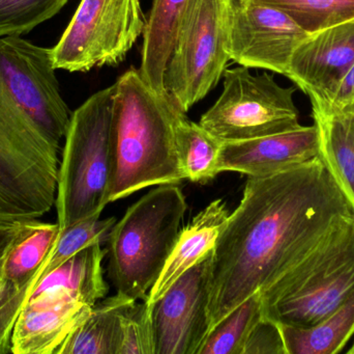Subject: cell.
<instances>
[{
  "label": "cell",
  "mask_w": 354,
  "mask_h": 354,
  "mask_svg": "<svg viewBox=\"0 0 354 354\" xmlns=\"http://www.w3.org/2000/svg\"><path fill=\"white\" fill-rule=\"evenodd\" d=\"M354 214L322 158L266 177H248L243 199L212 251L209 330L270 288Z\"/></svg>",
  "instance_id": "cell-1"
},
{
  "label": "cell",
  "mask_w": 354,
  "mask_h": 354,
  "mask_svg": "<svg viewBox=\"0 0 354 354\" xmlns=\"http://www.w3.org/2000/svg\"><path fill=\"white\" fill-rule=\"evenodd\" d=\"M185 114L167 91H155L139 69L118 78L110 129L109 203L185 180L176 141L177 124Z\"/></svg>",
  "instance_id": "cell-2"
},
{
  "label": "cell",
  "mask_w": 354,
  "mask_h": 354,
  "mask_svg": "<svg viewBox=\"0 0 354 354\" xmlns=\"http://www.w3.org/2000/svg\"><path fill=\"white\" fill-rule=\"evenodd\" d=\"M187 205L177 184L158 185L133 204L108 236V276L116 293L147 301L181 232Z\"/></svg>",
  "instance_id": "cell-3"
},
{
  "label": "cell",
  "mask_w": 354,
  "mask_h": 354,
  "mask_svg": "<svg viewBox=\"0 0 354 354\" xmlns=\"http://www.w3.org/2000/svg\"><path fill=\"white\" fill-rule=\"evenodd\" d=\"M353 293L354 214L260 294L264 317L308 328L337 311Z\"/></svg>",
  "instance_id": "cell-4"
},
{
  "label": "cell",
  "mask_w": 354,
  "mask_h": 354,
  "mask_svg": "<svg viewBox=\"0 0 354 354\" xmlns=\"http://www.w3.org/2000/svg\"><path fill=\"white\" fill-rule=\"evenodd\" d=\"M58 150L0 80V222L37 220L55 205Z\"/></svg>",
  "instance_id": "cell-5"
},
{
  "label": "cell",
  "mask_w": 354,
  "mask_h": 354,
  "mask_svg": "<svg viewBox=\"0 0 354 354\" xmlns=\"http://www.w3.org/2000/svg\"><path fill=\"white\" fill-rule=\"evenodd\" d=\"M114 93L115 83L93 94L72 114L58 172L55 205L60 230L101 215L109 204Z\"/></svg>",
  "instance_id": "cell-6"
},
{
  "label": "cell",
  "mask_w": 354,
  "mask_h": 354,
  "mask_svg": "<svg viewBox=\"0 0 354 354\" xmlns=\"http://www.w3.org/2000/svg\"><path fill=\"white\" fill-rule=\"evenodd\" d=\"M223 76L222 94L199 122L218 141H251L301 126L295 85L281 87L268 73L253 75L243 66L229 69Z\"/></svg>",
  "instance_id": "cell-7"
},
{
  "label": "cell",
  "mask_w": 354,
  "mask_h": 354,
  "mask_svg": "<svg viewBox=\"0 0 354 354\" xmlns=\"http://www.w3.org/2000/svg\"><path fill=\"white\" fill-rule=\"evenodd\" d=\"M229 4L230 0H194L181 23L164 85L185 112L218 85L231 60Z\"/></svg>",
  "instance_id": "cell-8"
},
{
  "label": "cell",
  "mask_w": 354,
  "mask_h": 354,
  "mask_svg": "<svg viewBox=\"0 0 354 354\" xmlns=\"http://www.w3.org/2000/svg\"><path fill=\"white\" fill-rule=\"evenodd\" d=\"M145 26L140 0H81L62 39L51 49L54 68L88 72L118 66Z\"/></svg>",
  "instance_id": "cell-9"
},
{
  "label": "cell",
  "mask_w": 354,
  "mask_h": 354,
  "mask_svg": "<svg viewBox=\"0 0 354 354\" xmlns=\"http://www.w3.org/2000/svg\"><path fill=\"white\" fill-rule=\"evenodd\" d=\"M51 49L22 37H0V80L16 103L59 147L72 114L60 95Z\"/></svg>",
  "instance_id": "cell-10"
},
{
  "label": "cell",
  "mask_w": 354,
  "mask_h": 354,
  "mask_svg": "<svg viewBox=\"0 0 354 354\" xmlns=\"http://www.w3.org/2000/svg\"><path fill=\"white\" fill-rule=\"evenodd\" d=\"M308 35L288 15L261 0H230L227 50L241 66L286 76L295 49Z\"/></svg>",
  "instance_id": "cell-11"
},
{
  "label": "cell",
  "mask_w": 354,
  "mask_h": 354,
  "mask_svg": "<svg viewBox=\"0 0 354 354\" xmlns=\"http://www.w3.org/2000/svg\"><path fill=\"white\" fill-rule=\"evenodd\" d=\"M212 251L147 305L155 354H197L203 344L209 332Z\"/></svg>",
  "instance_id": "cell-12"
},
{
  "label": "cell",
  "mask_w": 354,
  "mask_h": 354,
  "mask_svg": "<svg viewBox=\"0 0 354 354\" xmlns=\"http://www.w3.org/2000/svg\"><path fill=\"white\" fill-rule=\"evenodd\" d=\"M354 64V20L308 35L295 49L286 77L322 112Z\"/></svg>",
  "instance_id": "cell-13"
},
{
  "label": "cell",
  "mask_w": 354,
  "mask_h": 354,
  "mask_svg": "<svg viewBox=\"0 0 354 354\" xmlns=\"http://www.w3.org/2000/svg\"><path fill=\"white\" fill-rule=\"evenodd\" d=\"M320 157L316 125L251 141L223 143L218 172L266 177L305 166Z\"/></svg>",
  "instance_id": "cell-14"
},
{
  "label": "cell",
  "mask_w": 354,
  "mask_h": 354,
  "mask_svg": "<svg viewBox=\"0 0 354 354\" xmlns=\"http://www.w3.org/2000/svg\"><path fill=\"white\" fill-rule=\"evenodd\" d=\"M91 309L66 289L29 297L12 330V353H57Z\"/></svg>",
  "instance_id": "cell-15"
},
{
  "label": "cell",
  "mask_w": 354,
  "mask_h": 354,
  "mask_svg": "<svg viewBox=\"0 0 354 354\" xmlns=\"http://www.w3.org/2000/svg\"><path fill=\"white\" fill-rule=\"evenodd\" d=\"M229 213L224 200H216L181 229L161 276L149 290L145 301L147 305L158 301L177 278L214 249Z\"/></svg>",
  "instance_id": "cell-16"
},
{
  "label": "cell",
  "mask_w": 354,
  "mask_h": 354,
  "mask_svg": "<svg viewBox=\"0 0 354 354\" xmlns=\"http://www.w3.org/2000/svg\"><path fill=\"white\" fill-rule=\"evenodd\" d=\"M194 0H153L141 50V76L158 93H166V67L181 23Z\"/></svg>",
  "instance_id": "cell-17"
},
{
  "label": "cell",
  "mask_w": 354,
  "mask_h": 354,
  "mask_svg": "<svg viewBox=\"0 0 354 354\" xmlns=\"http://www.w3.org/2000/svg\"><path fill=\"white\" fill-rule=\"evenodd\" d=\"M107 249L95 242L68 258L59 266L41 278L33 288L31 297L66 289L77 299L93 307L105 299L109 286L104 278L103 260Z\"/></svg>",
  "instance_id": "cell-18"
},
{
  "label": "cell",
  "mask_w": 354,
  "mask_h": 354,
  "mask_svg": "<svg viewBox=\"0 0 354 354\" xmlns=\"http://www.w3.org/2000/svg\"><path fill=\"white\" fill-rule=\"evenodd\" d=\"M135 303L118 293L100 301L56 354H120L122 317Z\"/></svg>",
  "instance_id": "cell-19"
},
{
  "label": "cell",
  "mask_w": 354,
  "mask_h": 354,
  "mask_svg": "<svg viewBox=\"0 0 354 354\" xmlns=\"http://www.w3.org/2000/svg\"><path fill=\"white\" fill-rule=\"evenodd\" d=\"M59 232L58 224H45L35 220L4 259L6 283L30 297L41 270L45 268L55 247Z\"/></svg>",
  "instance_id": "cell-20"
},
{
  "label": "cell",
  "mask_w": 354,
  "mask_h": 354,
  "mask_svg": "<svg viewBox=\"0 0 354 354\" xmlns=\"http://www.w3.org/2000/svg\"><path fill=\"white\" fill-rule=\"evenodd\" d=\"M312 116L319 132L320 158L354 208V112Z\"/></svg>",
  "instance_id": "cell-21"
},
{
  "label": "cell",
  "mask_w": 354,
  "mask_h": 354,
  "mask_svg": "<svg viewBox=\"0 0 354 354\" xmlns=\"http://www.w3.org/2000/svg\"><path fill=\"white\" fill-rule=\"evenodd\" d=\"M280 326L287 354H337L354 335V293L334 313L308 328Z\"/></svg>",
  "instance_id": "cell-22"
},
{
  "label": "cell",
  "mask_w": 354,
  "mask_h": 354,
  "mask_svg": "<svg viewBox=\"0 0 354 354\" xmlns=\"http://www.w3.org/2000/svg\"><path fill=\"white\" fill-rule=\"evenodd\" d=\"M176 141L185 180L206 183L220 174L218 157L222 141L200 124L189 121L187 114L177 124Z\"/></svg>",
  "instance_id": "cell-23"
},
{
  "label": "cell",
  "mask_w": 354,
  "mask_h": 354,
  "mask_svg": "<svg viewBox=\"0 0 354 354\" xmlns=\"http://www.w3.org/2000/svg\"><path fill=\"white\" fill-rule=\"evenodd\" d=\"M263 315L260 292L250 297L208 332L197 354H243L245 341Z\"/></svg>",
  "instance_id": "cell-24"
},
{
  "label": "cell",
  "mask_w": 354,
  "mask_h": 354,
  "mask_svg": "<svg viewBox=\"0 0 354 354\" xmlns=\"http://www.w3.org/2000/svg\"><path fill=\"white\" fill-rule=\"evenodd\" d=\"M288 15L301 29L319 33L354 20V0H261Z\"/></svg>",
  "instance_id": "cell-25"
},
{
  "label": "cell",
  "mask_w": 354,
  "mask_h": 354,
  "mask_svg": "<svg viewBox=\"0 0 354 354\" xmlns=\"http://www.w3.org/2000/svg\"><path fill=\"white\" fill-rule=\"evenodd\" d=\"M100 218L101 215L91 216L60 230L55 247L45 268L41 270L39 280L84 247L108 240L116 220L114 218L101 220Z\"/></svg>",
  "instance_id": "cell-26"
},
{
  "label": "cell",
  "mask_w": 354,
  "mask_h": 354,
  "mask_svg": "<svg viewBox=\"0 0 354 354\" xmlns=\"http://www.w3.org/2000/svg\"><path fill=\"white\" fill-rule=\"evenodd\" d=\"M68 0H0V37H20L53 18Z\"/></svg>",
  "instance_id": "cell-27"
},
{
  "label": "cell",
  "mask_w": 354,
  "mask_h": 354,
  "mask_svg": "<svg viewBox=\"0 0 354 354\" xmlns=\"http://www.w3.org/2000/svg\"><path fill=\"white\" fill-rule=\"evenodd\" d=\"M120 354H155L151 314L145 301H136L122 317Z\"/></svg>",
  "instance_id": "cell-28"
},
{
  "label": "cell",
  "mask_w": 354,
  "mask_h": 354,
  "mask_svg": "<svg viewBox=\"0 0 354 354\" xmlns=\"http://www.w3.org/2000/svg\"><path fill=\"white\" fill-rule=\"evenodd\" d=\"M243 354H287L280 326L262 315L252 328Z\"/></svg>",
  "instance_id": "cell-29"
},
{
  "label": "cell",
  "mask_w": 354,
  "mask_h": 354,
  "mask_svg": "<svg viewBox=\"0 0 354 354\" xmlns=\"http://www.w3.org/2000/svg\"><path fill=\"white\" fill-rule=\"evenodd\" d=\"M354 112V64L345 75L328 105L312 114H339Z\"/></svg>",
  "instance_id": "cell-30"
},
{
  "label": "cell",
  "mask_w": 354,
  "mask_h": 354,
  "mask_svg": "<svg viewBox=\"0 0 354 354\" xmlns=\"http://www.w3.org/2000/svg\"><path fill=\"white\" fill-rule=\"evenodd\" d=\"M35 220L0 222V261L6 257L15 243L32 226Z\"/></svg>",
  "instance_id": "cell-31"
},
{
  "label": "cell",
  "mask_w": 354,
  "mask_h": 354,
  "mask_svg": "<svg viewBox=\"0 0 354 354\" xmlns=\"http://www.w3.org/2000/svg\"><path fill=\"white\" fill-rule=\"evenodd\" d=\"M6 259V258H4ZM4 259L0 261V291H1L2 286H3V262Z\"/></svg>",
  "instance_id": "cell-32"
},
{
  "label": "cell",
  "mask_w": 354,
  "mask_h": 354,
  "mask_svg": "<svg viewBox=\"0 0 354 354\" xmlns=\"http://www.w3.org/2000/svg\"><path fill=\"white\" fill-rule=\"evenodd\" d=\"M347 353H348V354H354V343H353V346H351V348L349 349L348 351H347Z\"/></svg>",
  "instance_id": "cell-33"
}]
</instances>
